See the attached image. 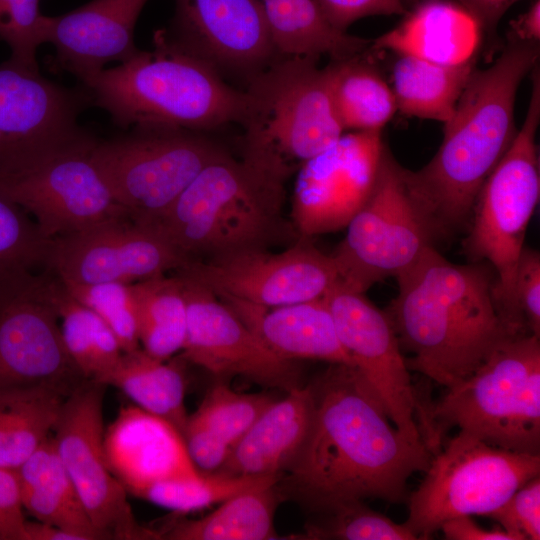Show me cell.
Segmentation results:
<instances>
[{
	"label": "cell",
	"instance_id": "cell-1",
	"mask_svg": "<svg viewBox=\"0 0 540 540\" xmlns=\"http://www.w3.org/2000/svg\"><path fill=\"white\" fill-rule=\"evenodd\" d=\"M310 385L311 426L275 485L281 500L314 514L369 498L406 501L408 479L429 466L426 441L396 428L354 366L329 364Z\"/></svg>",
	"mask_w": 540,
	"mask_h": 540
},
{
	"label": "cell",
	"instance_id": "cell-2",
	"mask_svg": "<svg viewBox=\"0 0 540 540\" xmlns=\"http://www.w3.org/2000/svg\"><path fill=\"white\" fill-rule=\"evenodd\" d=\"M396 280L398 294L385 313L410 354L409 370L439 385L458 384L520 336L504 317L488 263L454 264L432 247Z\"/></svg>",
	"mask_w": 540,
	"mask_h": 540
},
{
	"label": "cell",
	"instance_id": "cell-3",
	"mask_svg": "<svg viewBox=\"0 0 540 540\" xmlns=\"http://www.w3.org/2000/svg\"><path fill=\"white\" fill-rule=\"evenodd\" d=\"M539 56V43L508 38L488 67L472 73L432 159L417 171L406 169L438 240L468 226L481 186L517 134V91Z\"/></svg>",
	"mask_w": 540,
	"mask_h": 540
},
{
	"label": "cell",
	"instance_id": "cell-4",
	"mask_svg": "<svg viewBox=\"0 0 540 540\" xmlns=\"http://www.w3.org/2000/svg\"><path fill=\"white\" fill-rule=\"evenodd\" d=\"M80 81L90 104L123 129L158 125L209 133L242 126L247 114L246 91L174 44L163 29L155 31L152 50Z\"/></svg>",
	"mask_w": 540,
	"mask_h": 540
},
{
	"label": "cell",
	"instance_id": "cell-5",
	"mask_svg": "<svg viewBox=\"0 0 540 540\" xmlns=\"http://www.w3.org/2000/svg\"><path fill=\"white\" fill-rule=\"evenodd\" d=\"M285 184L228 153L206 165L152 226L192 261L267 249L288 232Z\"/></svg>",
	"mask_w": 540,
	"mask_h": 540
},
{
	"label": "cell",
	"instance_id": "cell-6",
	"mask_svg": "<svg viewBox=\"0 0 540 540\" xmlns=\"http://www.w3.org/2000/svg\"><path fill=\"white\" fill-rule=\"evenodd\" d=\"M540 337L508 339L467 378L423 408L422 433L432 453L448 428L510 451L540 454Z\"/></svg>",
	"mask_w": 540,
	"mask_h": 540
},
{
	"label": "cell",
	"instance_id": "cell-7",
	"mask_svg": "<svg viewBox=\"0 0 540 540\" xmlns=\"http://www.w3.org/2000/svg\"><path fill=\"white\" fill-rule=\"evenodd\" d=\"M244 90L242 156L285 181L344 133L318 59L281 56Z\"/></svg>",
	"mask_w": 540,
	"mask_h": 540
},
{
	"label": "cell",
	"instance_id": "cell-8",
	"mask_svg": "<svg viewBox=\"0 0 540 540\" xmlns=\"http://www.w3.org/2000/svg\"><path fill=\"white\" fill-rule=\"evenodd\" d=\"M531 96L521 128L481 186L462 243L470 262H486L496 276L504 317L515 334H530L519 313L514 283L530 219L540 196L536 133L540 122V74L536 66Z\"/></svg>",
	"mask_w": 540,
	"mask_h": 540
},
{
	"label": "cell",
	"instance_id": "cell-9",
	"mask_svg": "<svg viewBox=\"0 0 540 540\" xmlns=\"http://www.w3.org/2000/svg\"><path fill=\"white\" fill-rule=\"evenodd\" d=\"M228 150L205 132L145 125L95 140L91 156L115 201L134 222L152 226L210 162Z\"/></svg>",
	"mask_w": 540,
	"mask_h": 540
},
{
	"label": "cell",
	"instance_id": "cell-10",
	"mask_svg": "<svg viewBox=\"0 0 540 540\" xmlns=\"http://www.w3.org/2000/svg\"><path fill=\"white\" fill-rule=\"evenodd\" d=\"M540 476V454L505 450L463 431L431 457L425 477L407 497L404 524L417 539H429L445 521L483 515Z\"/></svg>",
	"mask_w": 540,
	"mask_h": 540
},
{
	"label": "cell",
	"instance_id": "cell-11",
	"mask_svg": "<svg viewBox=\"0 0 540 540\" xmlns=\"http://www.w3.org/2000/svg\"><path fill=\"white\" fill-rule=\"evenodd\" d=\"M331 254L345 288L364 293L412 267L437 241L402 167L386 147L373 190Z\"/></svg>",
	"mask_w": 540,
	"mask_h": 540
},
{
	"label": "cell",
	"instance_id": "cell-12",
	"mask_svg": "<svg viewBox=\"0 0 540 540\" xmlns=\"http://www.w3.org/2000/svg\"><path fill=\"white\" fill-rule=\"evenodd\" d=\"M95 140L89 134L0 175V194L32 214L50 239L128 217L92 159Z\"/></svg>",
	"mask_w": 540,
	"mask_h": 540
},
{
	"label": "cell",
	"instance_id": "cell-13",
	"mask_svg": "<svg viewBox=\"0 0 540 540\" xmlns=\"http://www.w3.org/2000/svg\"><path fill=\"white\" fill-rule=\"evenodd\" d=\"M105 389L106 385L88 380L64 399L53 427L57 452L89 518L105 539H161L160 532L137 522L125 488L107 464Z\"/></svg>",
	"mask_w": 540,
	"mask_h": 540
},
{
	"label": "cell",
	"instance_id": "cell-14",
	"mask_svg": "<svg viewBox=\"0 0 540 540\" xmlns=\"http://www.w3.org/2000/svg\"><path fill=\"white\" fill-rule=\"evenodd\" d=\"M229 297L264 307L322 299L340 283L337 265L310 242L299 237L290 248L269 252L257 248L193 260L176 270Z\"/></svg>",
	"mask_w": 540,
	"mask_h": 540
},
{
	"label": "cell",
	"instance_id": "cell-15",
	"mask_svg": "<svg viewBox=\"0 0 540 540\" xmlns=\"http://www.w3.org/2000/svg\"><path fill=\"white\" fill-rule=\"evenodd\" d=\"M386 145L382 131L344 132L297 171L291 222L303 238L346 228L376 183Z\"/></svg>",
	"mask_w": 540,
	"mask_h": 540
},
{
	"label": "cell",
	"instance_id": "cell-16",
	"mask_svg": "<svg viewBox=\"0 0 540 540\" xmlns=\"http://www.w3.org/2000/svg\"><path fill=\"white\" fill-rule=\"evenodd\" d=\"M85 88H66L39 72L0 65V175L89 135L78 125Z\"/></svg>",
	"mask_w": 540,
	"mask_h": 540
},
{
	"label": "cell",
	"instance_id": "cell-17",
	"mask_svg": "<svg viewBox=\"0 0 540 540\" xmlns=\"http://www.w3.org/2000/svg\"><path fill=\"white\" fill-rule=\"evenodd\" d=\"M187 305L181 357L220 378L239 376L287 392L301 386L297 361L274 353L211 289L175 271Z\"/></svg>",
	"mask_w": 540,
	"mask_h": 540
},
{
	"label": "cell",
	"instance_id": "cell-18",
	"mask_svg": "<svg viewBox=\"0 0 540 540\" xmlns=\"http://www.w3.org/2000/svg\"><path fill=\"white\" fill-rule=\"evenodd\" d=\"M323 299L342 346L391 422L408 437L424 439L419 425L422 405L385 311L377 308L364 293L351 291L340 283Z\"/></svg>",
	"mask_w": 540,
	"mask_h": 540
},
{
	"label": "cell",
	"instance_id": "cell-19",
	"mask_svg": "<svg viewBox=\"0 0 540 540\" xmlns=\"http://www.w3.org/2000/svg\"><path fill=\"white\" fill-rule=\"evenodd\" d=\"M191 261L155 227L121 217L53 238L47 271L81 284H133Z\"/></svg>",
	"mask_w": 540,
	"mask_h": 540
},
{
	"label": "cell",
	"instance_id": "cell-20",
	"mask_svg": "<svg viewBox=\"0 0 540 540\" xmlns=\"http://www.w3.org/2000/svg\"><path fill=\"white\" fill-rule=\"evenodd\" d=\"M33 286L0 302V391L40 390L68 397L85 381L71 360L59 316L46 285Z\"/></svg>",
	"mask_w": 540,
	"mask_h": 540
},
{
	"label": "cell",
	"instance_id": "cell-21",
	"mask_svg": "<svg viewBox=\"0 0 540 540\" xmlns=\"http://www.w3.org/2000/svg\"><path fill=\"white\" fill-rule=\"evenodd\" d=\"M165 35L222 77L245 84L281 57L261 0H175Z\"/></svg>",
	"mask_w": 540,
	"mask_h": 540
},
{
	"label": "cell",
	"instance_id": "cell-22",
	"mask_svg": "<svg viewBox=\"0 0 540 540\" xmlns=\"http://www.w3.org/2000/svg\"><path fill=\"white\" fill-rule=\"evenodd\" d=\"M109 469L127 493L140 497L155 483L197 478L181 433L138 406L122 407L104 431Z\"/></svg>",
	"mask_w": 540,
	"mask_h": 540
},
{
	"label": "cell",
	"instance_id": "cell-23",
	"mask_svg": "<svg viewBox=\"0 0 540 540\" xmlns=\"http://www.w3.org/2000/svg\"><path fill=\"white\" fill-rule=\"evenodd\" d=\"M148 0H91L60 16H48L45 43L55 47L54 64L82 80L111 62H125L139 49L138 17Z\"/></svg>",
	"mask_w": 540,
	"mask_h": 540
},
{
	"label": "cell",
	"instance_id": "cell-24",
	"mask_svg": "<svg viewBox=\"0 0 540 540\" xmlns=\"http://www.w3.org/2000/svg\"><path fill=\"white\" fill-rule=\"evenodd\" d=\"M219 298L277 355L354 366L323 298L277 307Z\"/></svg>",
	"mask_w": 540,
	"mask_h": 540
},
{
	"label": "cell",
	"instance_id": "cell-25",
	"mask_svg": "<svg viewBox=\"0 0 540 540\" xmlns=\"http://www.w3.org/2000/svg\"><path fill=\"white\" fill-rule=\"evenodd\" d=\"M404 15L397 26L371 41L369 51H392L443 64L476 58L483 32L455 1L422 0Z\"/></svg>",
	"mask_w": 540,
	"mask_h": 540
},
{
	"label": "cell",
	"instance_id": "cell-26",
	"mask_svg": "<svg viewBox=\"0 0 540 540\" xmlns=\"http://www.w3.org/2000/svg\"><path fill=\"white\" fill-rule=\"evenodd\" d=\"M314 411L311 385L274 401L232 447L214 472L228 475L283 474L309 432Z\"/></svg>",
	"mask_w": 540,
	"mask_h": 540
},
{
	"label": "cell",
	"instance_id": "cell-27",
	"mask_svg": "<svg viewBox=\"0 0 540 540\" xmlns=\"http://www.w3.org/2000/svg\"><path fill=\"white\" fill-rule=\"evenodd\" d=\"M16 471L24 510L37 521L77 533L85 540L105 539L89 518L52 436Z\"/></svg>",
	"mask_w": 540,
	"mask_h": 540
},
{
	"label": "cell",
	"instance_id": "cell-28",
	"mask_svg": "<svg viewBox=\"0 0 540 540\" xmlns=\"http://www.w3.org/2000/svg\"><path fill=\"white\" fill-rule=\"evenodd\" d=\"M270 36L284 57L341 60L369 51L371 41L334 27L316 0H261Z\"/></svg>",
	"mask_w": 540,
	"mask_h": 540
},
{
	"label": "cell",
	"instance_id": "cell-29",
	"mask_svg": "<svg viewBox=\"0 0 540 540\" xmlns=\"http://www.w3.org/2000/svg\"><path fill=\"white\" fill-rule=\"evenodd\" d=\"M184 359L166 361L141 347L123 352L117 363L96 381L120 389L139 408L170 422L182 435L188 415L184 405Z\"/></svg>",
	"mask_w": 540,
	"mask_h": 540
},
{
	"label": "cell",
	"instance_id": "cell-30",
	"mask_svg": "<svg viewBox=\"0 0 540 540\" xmlns=\"http://www.w3.org/2000/svg\"><path fill=\"white\" fill-rule=\"evenodd\" d=\"M476 68V58L443 64L398 55L391 87L397 110L406 116L445 123Z\"/></svg>",
	"mask_w": 540,
	"mask_h": 540
},
{
	"label": "cell",
	"instance_id": "cell-31",
	"mask_svg": "<svg viewBox=\"0 0 540 540\" xmlns=\"http://www.w3.org/2000/svg\"><path fill=\"white\" fill-rule=\"evenodd\" d=\"M367 53L331 60L325 66L333 107L344 132L382 131L397 111L392 88Z\"/></svg>",
	"mask_w": 540,
	"mask_h": 540
},
{
	"label": "cell",
	"instance_id": "cell-32",
	"mask_svg": "<svg viewBox=\"0 0 540 540\" xmlns=\"http://www.w3.org/2000/svg\"><path fill=\"white\" fill-rule=\"evenodd\" d=\"M273 485L244 491L223 502L208 515L172 524L162 539L269 540L278 539L274 514L282 501Z\"/></svg>",
	"mask_w": 540,
	"mask_h": 540
},
{
	"label": "cell",
	"instance_id": "cell-33",
	"mask_svg": "<svg viewBox=\"0 0 540 540\" xmlns=\"http://www.w3.org/2000/svg\"><path fill=\"white\" fill-rule=\"evenodd\" d=\"M46 290L61 320V334L71 360L85 379L96 381L123 353L116 335L96 313L75 300L51 272Z\"/></svg>",
	"mask_w": 540,
	"mask_h": 540
},
{
	"label": "cell",
	"instance_id": "cell-34",
	"mask_svg": "<svg viewBox=\"0 0 540 540\" xmlns=\"http://www.w3.org/2000/svg\"><path fill=\"white\" fill-rule=\"evenodd\" d=\"M141 348L168 360L182 351L187 330V305L180 278L158 275L132 284Z\"/></svg>",
	"mask_w": 540,
	"mask_h": 540
},
{
	"label": "cell",
	"instance_id": "cell-35",
	"mask_svg": "<svg viewBox=\"0 0 540 540\" xmlns=\"http://www.w3.org/2000/svg\"><path fill=\"white\" fill-rule=\"evenodd\" d=\"M64 399L40 390L0 391V467L16 470L50 436Z\"/></svg>",
	"mask_w": 540,
	"mask_h": 540
},
{
	"label": "cell",
	"instance_id": "cell-36",
	"mask_svg": "<svg viewBox=\"0 0 540 540\" xmlns=\"http://www.w3.org/2000/svg\"><path fill=\"white\" fill-rule=\"evenodd\" d=\"M0 194V301L36 284L47 271L52 239Z\"/></svg>",
	"mask_w": 540,
	"mask_h": 540
},
{
	"label": "cell",
	"instance_id": "cell-37",
	"mask_svg": "<svg viewBox=\"0 0 540 540\" xmlns=\"http://www.w3.org/2000/svg\"><path fill=\"white\" fill-rule=\"evenodd\" d=\"M281 475L202 473L197 478L155 483L144 490L140 498L177 513H189L220 504L253 488L276 484Z\"/></svg>",
	"mask_w": 540,
	"mask_h": 540
},
{
	"label": "cell",
	"instance_id": "cell-38",
	"mask_svg": "<svg viewBox=\"0 0 540 540\" xmlns=\"http://www.w3.org/2000/svg\"><path fill=\"white\" fill-rule=\"evenodd\" d=\"M298 539L415 540L404 524L372 510L362 500L350 501L316 514Z\"/></svg>",
	"mask_w": 540,
	"mask_h": 540
},
{
	"label": "cell",
	"instance_id": "cell-39",
	"mask_svg": "<svg viewBox=\"0 0 540 540\" xmlns=\"http://www.w3.org/2000/svg\"><path fill=\"white\" fill-rule=\"evenodd\" d=\"M275 400L266 394H243L215 384L188 420L212 430L231 447Z\"/></svg>",
	"mask_w": 540,
	"mask_h": 540
},
{
	"label": "cell",
	"instance_id": "cell-40",
	"mask_svg": "<svg viewBox=\"0 0 540 540\" xmlns=\"http://www.w3.org/2000/svg\"><path fill=\"white\" fill-rule=\"evenodd\" d=\"M59 280L75 300L96 313L111 328L123 352L140 348L132 284H81Z\"/></svg>",
	"mask_w": 540,
	"mask_h": 540
},
{
	"label": "cell",
	"instance_id": "cell-41",
	"mask_svg": "<svg viewBox=\"0 0 540 540\" xmlns=\"http://www.w3.org/2000/svg\"><path fill=\"white\" fill-rule=\"evenodd\" d=\"M40 0H0V39L11 50L8 63L39 72L37 49L45 43L48 16L41 14Z\"/></svg>",
	"mask_w": 540,
	"mask_h": 540
},
{
	"label": "cell",
	"instance_id": "cell-42",
	"mask_svg": "<svg viewBox=\"0 0 540 540\" xmlns=\"http://www.w3.org/2000/svg\"><path fill=\"white\" fill-rule=\"evenodd\" d=\"M487 517L495 520L515 540L540 539V477L518 488Z\"/></svg>",
	"mask_w": 540,
	"mask_h": 540
},
{
	"label": "cell",
	"instance_id": "cell-43",
	"mask_svg": "<svg viewBox=\"0 0 540 540\" xmlns=\"http://www.w3.org/2000/svg\"><path fill=\"white\" fill-rule=\"evenodd\" d=\"M514 293L528 332L540 337V254L524 246L516 266Z\"/></svg>",
	"mask_w": 540,
	"mask_h": 540
},
{
	"label": "cell",
	"instance_id": "cell-44",
	"mask_svg": "<svg viewBox=\"0 0 540 540\" xmlns=\"http://www.w3.org/2000/svg\"><path fill=\"white\" fill-rule=\"evenodd\" d=\"M327 19L339 30L374 15H402L419 0H316Z\"/></svg>",
	"mask_w": 540,
	"mask_h": 540
},
{
	"label": "cell",
	"instance_id": "cell-45",
	"mask_svg": "<svg viewBox=\"0 0 540 540\" xmlns=\"http://www.w3.org/2000/svg\"><path fill=\"white\" fill-rule=\"evenodd\" d=\"M182 437L193 464L206 473L216 471L232 449L218 434L188 419Z\"/></svg>",
	"mask_w": 540,
	"mask_h": 540
},
{
	"label": "cell",
	"instance_id": "cell-46",
	"mask_svg": "<svg viewBox=\"0 0 540 540\" xmlns=\"http://www.w3.org/2000/svg\"><path fill=\"white\" fill-rule=\"evenodd\" d=\"M23 510L17 471L0 467V540H26Z\"/></svg>",
	"mask_w": 540,
	"mask_h": 540
},
{
	"label": "cell",
	"instance_id": "cell-47",
	"mask_svg": "<svg viewBox=\"0 0 540 540\" xmlns=\"http://www.w3.org/2000/svg\"><path fill=\"white\" fill-rule=\"evenodd\" d=\"M440 529L448 540H515L503 528L485 529L479 526L471 516L449 519L442 523Z\"/></svg>",
	"mask_w": 540,
	"mask_h": 540
},
{
	"label": "cell",
	"instance_id": "cell-48",
	"mask_svg": "<svg viewBox=\"0 0 540 540\" xmlns=\"http://www.w3.org/2000/svg\"><path fill=\"white\" fill-rule=\"evenodd\" d=\"M479 24L483 33L494 34L507 10L519 0H453Z\"/></svg>",
	"mask_w": 540,
	"mask_h": 540
},
{
	"label": "cell",
	"instance_id": "cell-49",
	"mask_svg": "<svg viewBox=\"0 0 540 540\" xmlns=\"http://www.w3.org/2000/svg\"><path fill=\"white\" fill-rule=\"evenodd\" d=\"M508 38L529 43L540 40V0H534L529 8L509 24Z\"/></svg>",
	"mask_w": 540,
	"mask_h": 540
},
{
	"label": "cell",
	"instance_id": "cell-50",
	"mask_svg": "<svg viewBox=\"0 0 540 540\" xmlns=\"http://www.w3.org/2000/svg\"><path fill=\"white\" fill-rule=\"evenodd\" d=\"M26 540H85L81 535L40 521L26 522Z\"/></svg>",
	"mask_w": 540,
	"mask_h": 540
},
{
	"label": "cell",
	"instance_id": "cell-51",
	"mask_svg": "<svg viewBox=\"0 0 540 540\" xmlns=\"http://www.w3.org/2000/svg\"><path fill=\"white\" fill-rule=\"evenodd\" d=\"M422 1V0H419V2Z\"/></svg>",
	"mask_w": 540,
	"mask_h": 540
}]
</instances>
